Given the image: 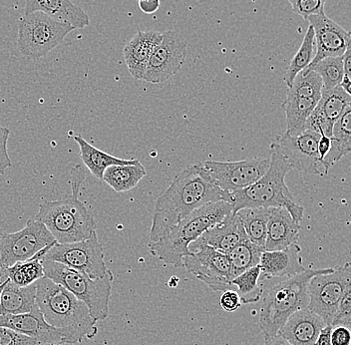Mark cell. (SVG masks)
<instances>
[{
    "label": "cell",
    "instance_id": "cell-14",
    "mask_svg": "<svg viewBox=\"0 0 351 345\" xmlns=\"http://www.w3.org/2000/svg\"><path fill=\"white\" fill-rule=\"evenodd\" d=\"M183 267L212 291L225 292L236 287L230 283V261L227 254L204 246L184 257Z\"/></svg>",
    "mask_w": 351,
    "mask_h": 345
},
{
    "label": "cell",
    "instance_id": "cell-29",
    "mask_svg": "<svg viewBox=\"0 0 351 345\" xmlns=\"http://www.w3.org/2000/svg\"><path fill=\"white\" fill-rule=\"evenodd\" d=\"M146 174V169L139 161L131 165H114L105 170L102 181L115 192H128L138 186Z\"/></svg>",
    "mask_w": 351,
    "mask_h": 345
},
{
    "label": "cell",
    "instance_id": "cell-21",
    "mask_svg": "<svg viewBox=\"0 0 351 345\" xmlns=\"http://www.w3.org/2000/svg\"><path fill=\"white\" fill-rule=\"evenodd\" d=\"M302 248L298 243L280 250H265L261 257L260 267L262 280L282 278L304 272L300 257Z\"/></svg>",
    "mask_w": 351,
    "mask_h": 345
},
{
    "label": "cell",
    "instance_id": "cell-19",
    "mask_svg": "<svg viewBox=\"0 0 351 345\" xmlns=\"http://www.w3.org/2000/svg\"><path fill=\"white\" fill-rule=\"evenodd\" d=\"M351 106L350 94L346 93L341 87L322 90V97L307 120L306 129L324 132L331 137L333 125L348 107Z\"/></svg>",
    "mask_w": 351,
    "mask_h": 345
},
{
    "label": "cell",
    "instance_id": "cell-40",
    "mask_svg": "<svg viewBox=\"0 0 351 345\" xmlns=\"http://www.w3.org/2000/svg\"><path fill=\"white\" fill-rule=\"evenodd\" d=\"M219 305L223 311H228V313H234L240 309L243 303H241L240 296L237 291L227 289L221 294Z\"/></svg>",
    "mask_w": 351,
    "mask_h": 345
},
{
    "label": "cell",
    "instance_id": "cell-13",
    "mask_svg": "<svg viewBox=\"0 0 351 345\" xmlns=\"http://www.w3.org/2000/svg\"><path fill=\"white\" fill-rule=\"evenodd\" d=\"M55 243L53 236L41 222L29 219L19 232L0 236V269L32 259Z\"/></svg>",
    "mask_w": 351,
    "mask_h": 345
},
{
    "label": "cell",
    "instance_id": "cell-47",
    "mask_svg": "<svg viewBox=\"0 0 351 345\" xmlns=\"http://www.w3.org/2000/svg\"><path fill=\"white\" fill-rule=\"evenodd\" d=\"M6 280L2 281L1 283H0V296H1L2 289H3L4 285H5Z\"/></svg>",
    "mask_w": 351,
    "mask_h": 345
},
{
    "label": "cell",
    "instance_id": "cell-42",
    "mask_svg": "<svg viewBox=\"0 0 351 345\" xmlns=\"http://www.w3.org/2000/svg\"><path fill=\"white\" fill-rule=\"evenodd\" d=\"M320 137L317 143L318 157H319V163L322 164V160L326 157V154L330 150L331 139L328 137L324 132H319Z\"/></svg>",
    "mask_w": 351,
    "mask_h": 345
},
{
    "label": "cell",
    "instance_id": "cell-12",
    "mask_svg": "<svg viewBox=\"0 0 351 345\" xmlns=\"http://www.w3.org/2000/svg\"><path fill=\"white\" fill-rule=\"evenodd\" d=\"M206 178L223 192H236L256 183L267 172L269 158H252L237 162L197 163Z\"/></svg>",
    "mask_w": 351,
    "mask_h": 345
},
{
    "label": "cell",
    "instance_id": "cell-36",
    "mask_svg": "<svg viewBox=\"0 0 351 345\" xmlns=\"http://www.w3.org/2000/svg\"><path fill=\"white\" fill-rule=\"evenodd\" d=\"M293 8V12L302 19H308L311 15L324 13L326 0H287Z\"/></svg>",
    "mask_w": 351,
    "mask_h": 345
},
{
    "label": "cell",
    "instance_id": "cell-25",
    "mask_svg": "<svg viewBox=\"0 0 351 345\" xmlns=\"http://www.w3.org/2000/svg\"><path fill=\"white\" fill-rule=\"evenodd\" d=\"M41 11L58 21L66 22L75 29L89 25V16L71 0H25L24 14Z\"/></svg>",
    "mask_w": 351,
    "mask_h": 345
},
{
    "label": "cell",
    "instance_id": "cell-8",
    "mask_svg": "<svg viewBox=\"0 0 351 345\" xmlns=\"http://www.w3.org/2000/svg\"><path fill=\"white\" fill-rule=\"evenodd\" d=\"M75 28L70 24L35 11L24 14L19 21L17 46L23 56L37 60L52 51Z\"/></svg>",
    "mask_w": 351,
    "mask_h": 345
},
{
    "label": "cell",
    "instance_id": "cell-6",
    "mask_svg": "<svg viewBox=\"0 0 351 345\" xmlns=\"http://www.w3.org/2000/svg\"><path fill=\"white\" fill-rule=\"evenodd\" d=\"M36 305L44 320L52 326L73 329L87 340L97 335V322L87 305L46 276L36 281Z\"/></svg>",
    "mask_w": 351,
    "mask_h": 345
},
{
    "label": "cell",
    "instance_id": "cell-17",
    "mask_svg": "<svg viewBox=\"0 0 351 345\" xmlns=\"http://www.w3.org/2000/svg\"><path fill=\"white\" fill-rule=\"evenodd\" d=\"M319 137L320 134L317 132L306 129L296 136L285 132L282 135L276 136L274 143L280 147L291 168L306 175H320L317 152Z\"/></svg>",
    "mask_w": 351,
    "mask_h": 345
},
{
    "label": "cell",
    "instance_id": "cell-31",
    "mask_svg": "<svg viewBox=\"0 0 351 345\" xmlns=\"http://www.w3.org/2000/svg\"><path fill=\"white\" fill-rule=\"evenodd\" d=\"M271 212V208H245L236 212L247 239L263 248Z\"/></svg>",
    "mask_w": 351,
    "mask_h": 345
},
{
    "label": "cell",
    "instance_id": "cell-16",
    "mask_svg": "<svg viewBox=\"0 0 351 345\" xmlns=\"http://www.w3.org/2000/svg\"><path fill=\"white\" fill-rule=\"evenodd\" d=\"M188 43L175 32L163 33L161 43L149 59L143 80L152 84L165 82L176 75L185 63Z\"/></svg>",
    "mask_w": 351,
    "mask_h": 345
},
{
    "label": "cell",
    "instance_id": "cell-30",
    "mask_svg": "<svg viewBox=\"0 0 351 345\" xmlns=\"http://www.w3.org/2000/svg\"><path fill=\"white\" fill-rule=\"evenodd\" d=\"M54 246V245H53ZM52 247V246H51ZM44 248L36 256L27 261L15 263L3 270L4 280H8L17 287H28L44 278L43 259L50 248Z\"/></svg>",
    "mask_w": 351,
    "mask_h": 345
},
{
    "label": "cell",
    "instance_id": "cell-7",
    "mask_svg": "<svg viewBox=\"0 0 351 345\" xmlns=\"http://www.w3.org/2000/svg\"><path fill=\"white\" fill-rule=\"evenodd\" d=\"M44 276L62 285L79 300L84 302L96 322H102L109 316L114 276L111 270L103 278H91L87 274L71 269L56 261L43 259Z\"/></svg>",
    "mask_w": 351,
    "mask_h": 345
},
{
    "label": "cell",
    "instance_id": "cell-41",
    "mask_svg": "<svg viewBox=\"0 0 351 345\" xmlns=\"http://www.w3.org/2000/svg\"><path fill=\"white\" fill-rule=\"evenodd\" d=\"M350 344V329L344 326L332 327V331H331V345Z\"/></svg>",
    "mask_w": 351,
    "mask_h": 345
},
{
    "label": "cell",
    "instance_id": "cell-35",
    "mask_svg": "<svg viewBox=\"0 0 351 345\" xmlns=\"http://www.w3.org/2000/svg\"><path fill=\"white\" fill-rule=\"evenodd\" d=\"M311 70L317 72L322 78V90L332 89L339 86L343 78V58L342 56L326 57L304 71H311Z\"/></svg>",
    "mask_w": 351,
    "mask_h": 345
},
{
    "label": "cell",
    "instance_id": "cell-27",
    "mask_svg": "<svg viewBox=\"0 0 351 345\" xmlns=\"http://www.w3.org/2000/svg\"><path fill=\"white\" fill-rule=\"evenodd\" d=\"M330 150L322 161L324 174L328 175L329 169L351 151V106L344 111L339 120L333 125L331 133Z\"/></svg>",
    "mask_w": 351,
    "mask_h": 345
},
{
    "label": "cell",
    "instance_id": "cell-32",
    "mask_svg": "<svg viewBox=\"0 0 351 345\" xmlns=\"http://www.w3.org/2000/svg\"><path fill=\"white\" fill-rule=\"evenodd\" d=\"M265 248L245 239L232 248L227 256L230 261V278L240 276L245 270L260 265L261 257Z\"/></svg>",
    "mask_w": 351,
    "mask_h": 345
},
{
    "label": "cell",
    "instance_id": "cell-4",
    "mask_svg": "<svg viewBox=\"0 0 351 345\" xmlns=\"http://www.w3.org/2000/svg\"><path fill=\"white\" fill-rule=\"evenodd\" d=\"M291 170L293 168L280 147L273 142L269 166L265 175L247 188L226 192L225 202L232 205L234 213L245 208H285L296 223L300 224L304 217V206L295 203L285 184V177Z\"/></svg>",
    "mask_w": 351,
    "mask_h": 345
},
{
    "label": "cell",
    "instance_id": "cell-23",
    "mask_svg": "<svg viewBox=\"0 0 351 345\" xmlns=\"http://www.w3.org/2000/svg\"><path fill=\"white\" fill-rule=\"evenodd\" d=\"M300 226L285 208H271L265 250H285L298 243Z\"/></svg>",
    "mask_w": 351,
    "mask_h": 345
},
{
    "label": "cell",
    "instance_id": "cell-38",
    "mask_svg": "<svg viewBox=\"0 0 351 345\" xmlns=\"http://www.w3.org/2000/svg\"><path fill=\"white\" fill-rule=\"evenodd\" d=\"M0 345H40L34 338L0 325Z\"/></svg>",
    "mask_w": 351,
    "mask_h": 345
},
{
    "label": "cell",
    "instance_id": "cell-20",
    "mask_svg": "<svg viewBox=\"0 0 351 345\" xmlns=\"http://www.w3.org/2000/svg\"><path fill=\"white\" fill-rule=\"evenodd\" d=\"M247 239L236 213H232L227 217L213 226L206 230L199 239L189 246L190 252H194L197 248L208 246L219 250L223 254H228L232 248Z\"/></svg>",
    "mask_w": 351,
    "mask_h": 345
},
{
    "label": "cell",
    "instance_id": "cell-11",
    "mask_svg": "<svg viewBox=\"0 0 351 345\" xmlns=\"http://www.w3.org/2000/svg\"><path fill=\"white\" fill-rule=\"evenodd\" d=\"M351 287L350 263L333 267L326 274L313 276L308 283L307 309L317 313L326 325H330L344 292Z\"/></svg>",
    "mask_w": 351,
    "mask_h": 345
},
{
    "label": "cell",
    "instance_id": "cell-22",
    "mask_svg": "<svg viewBox=\"0 0 351 345\" xmlns=\"http://www.w3.org/2000/svg\"><path fill=\"white\" fill-rule=\"evenodd\" d=\"M326 326L317 313L304 309L293 313L278 335L293 345H315L318 333Z\"/></svg>",
    "mask_w": 351,
    "mask_h": 345
},
{
    "label": "cell",
    "instance_id": "cell-26",
    "mask_svg": "<svg viewBox=\"0 0 351 345\" xmlns=\"http://www.w3.org/2000/svg\"><path fill=\"white\" fill-rule=\"evenodd\" d=\"M36 305V283L28 287H17L6 280L0 296V316L28 313Z\"/></svg>",
    "mask_w": 351,
    "mask_h": 345
},
{
    "label": "cell",
    "instance_id": "cell-34",
    "mask_svg": "<svg viewBox=\"0 0 351 345\" xmlns=\"http://www.w3.org/2000/svg\"><path fill=\"white\" fill-rule=\"evenodd\" d=\"M313 47H315V32L313 26L309 24L304 41L300 49L296 52L293 60L291 61L287 73L285 75V82L287 87H291L293 80L300 72L306 70L313 60Z\"/></svg>",
    "mask_w": 351,
    "mask_h": 345
},
{
    "label": "cell",
    "instance_id": "cell-39",
    "mask_svg": "<svg viewBox=\"0 0 351 345\" xmlns=\"http://www.w3.org/2000/svg\"><path fill=\"white\" fill-rule=\"evenodd\" d=\"M10 134V130L0 125V176L3 175L5 171L12 166L8 151Z\"/></svg>",
    "mask_w": 351,
    "mask_h": 345
},
{
    "label": "cell",
    "instance_id": "cell-10",
    "mask_svg": "<svg viewBox=\"0 0 351 345\" xmlns=\"http://www.w3.org/2000/svg\"><path fill=\"white\" fill-rule=\"evenodd\" d=\"M43 259L62 263L91 278H103L109 272L104 261V250L99 241L96 230L83 241L55 243L46 252Z\"/></svg>",
    "mask_w": 351,
    "mask_h": 345
},
{
    "label": "cell",
    "instance_id": "cell-37",
    "mask_svg": "<svg viewBox=\"0 0 351 345\" xmlns=\"http://www.w3.org/2000/svg\"><path fill=\"white\" fill-rule=\"evenodd\" d=\"M331 327L344 326L350 329L351 326V287L344 292L343 296L339 303L337 311L333 316Z\"/></svg>",
    "mask_w": 351,
    "mask_h": 345
},
{
    "label": "cell",
    "instance_id": "cell-44",
    "mask_svg": "<svg viewBox=\"0 0 351 345\" xmlns=\"http://www.w3.org/2000/svg\"><path fill=\"white\" fill-rule=\"evenodd\" d=\"M139 6L143 12L151 14L159 10L160 0H143L139 1Z\"/></svg>",
    "mask_w": 351,
    "mask_h": 345
},
{
    "label": "cell",
    "instance_id": "cell-2",
    "mask_svg": "<svg viewBox=\"0 0 351 345\" xmlns=\"http://www.w3.org/2000/svg\"><path fill=\"white\" fill-rule=\"evenodd\" d=\"M85 179L86 175L82 165L76 164L70 171L71 194L57 201H44L39 205L34 219L47 228L56 243L83 241L97 228L93 214L79 199Z\"/></svg>",
    "mask_w": 351,
    "mask_h": 345
},
{
    "label": "cell",
    "instance_id": "cell-18",
    "mask_svg": "<svg viewBox=\"0 0 351 345\" xmlns=\"http://www.w3.org/2000/svg\"><path fill=\"white\" fill-rule=\"evenodd\" d=\"M315 32V45H317L313 60L306 70L317 64L318 61L326 57L343 56L350 45L351 35L339 25L337 22L326 16V13L311 15L306 19Z\"/></svg>",
    "mask_w": 351,
    "mask_h": 345
},
{
    "label": "cell",
    "instance_id": "cell-43",
    "mask_svg": "<svg viewBox=\"0 0 351 345\" xmlns=\"http://www.w3.org/2000/svg\"><path fill=\"white\" fill-rule=\"evenodd\" d=\"M331 331L332 327L330 325H326L318 333L315 345H331Z\"/></svg>",
    "mask_w": 351,
    "mask_h": 345
},
{
    "label": "cell",
    "instance_id": "cell-9",
    "mask_svg": "<svg viewBox=\"0 0 351 345\" xmlns=\"http://www.w3.org/2000/svg\"><path fill=\"white\" fill-rule=\"evenodd\" d=\"M322 78L313 70L302 71L295 77L282 104L287 134L296 136L306 130L307 120L322 97Z\"/></svg>",
    "mask_w": 351,
    "mask_h": 345
},
{
    "label": "cell",
    "instance_id": "cell-15",
    "mask_svg": "<svg viewBox=\"0 0 351 345\" xmlns=\"http://www.w3.org/2000/svg\"><path fill=\"white\" fill-rule=\"evenodd\" d=\"M0 325L34 338L40 345L75 344L83 340L73 329H57L48 324L37 305L28 313L0 316Z\"/></svg>",
    "mask_w": 351,
    "mask_h": 345
},
{
    "label": "cell",
    "instance_id": "cell-46",
    "mask_svg": "<svg viewBox=\"0 0 351 345\" xmlns=\"http://www.w3.org/2000/svg\"><path fill=\"white\" fill-rule=\"evenodd\" d=\"M265 345H293L280 335L265 338Z\"/></svg>",
    "mask_w": 351,
    "mask_h": 345
},
{
    "label": "cell",
    "instance_id": "cell-3",
    "mask_svg": "<svg viewBox=\"0 0 351 345\" xmlns=\"http://www.w3.org/2000/svg\"><path fill=\"white\" fill-rule=\"evenodd\" d=\"M332 269H306L287 278H261L263 296L258 324L265 338L278 335L293 313L306 309L309 281L313 276L331 272Z\"/></svg>",
    "mask_w": 351,
    "mask_h": 345
},
{
    "label": "cell",
    "instance_id": "cell-49",
    "mask_svg": "<svg viewBox=\"0 0 351 345\" xmlns=\"http://www.w3.org/2000/svg\"><path fill=\"white\" fill-rule=\"evenodd\" d=\"M2 281H0V283H2Z\"/></svg>",
    "mask_w": 351,
    "mask_h": 345
},
{
    "label": "cell",
    "instance_id": "cell-45",
    "mask_svg": "<svg viewBox=\"0 0 351 345\" xmlns=\"http://www.w3.org/2000/svg\"><path fill=\"white\" fill-rule=\"evenodd\" d=\"M343 71L344 76L350 77L351 76V51H350V45L348 46V49L344 52L343 56Z\"/></svg>",
    "mask_w": 351,
    "mask_h": 345
},
{
    "label": "cell",
    "instance_id": "cell-24",
    "mask_svg": "<svg viewBox=\"0 0 351 345\" xmlns=\"http://www.w3.org/2000/svg\"><path fill=\"white\" fill-rule=\"evenodd\" d=\"M163 33L139 32L125 46V61L129 72L134 78L143 79L149 59L155 48L161 43Z\"/></svg>",
    "mask_w": 351,
    "mask_h": 345
},
{
    "label": "cell",
    "instance_id": "cell-1",
    "mask_svg": "<svg viewBox=\"0 0 351 345\" xmlns=\"http://www.w3.org/2000/svg\"><path fill=\"white\" fill-rule=\"evenodd\" d=\"M226 192L210 183L199 165H191L175 176L170 186L158 197L149 243L163 239L180 222L208 204L225 201Z\"/></svg>",
    "mask_w": 351,
    "mask_h": 345
},
{
    "label": "cell",
    "instance_id": "cell-28",
    "mask_svg": "<svg viewBox=\"0 0 351 345\" xmlns=\"http://www.w3.org/2000/svg\"><path fill=\"white\" fill-rule=\"evenodd\" d=\"M74 141L78 144L79 149H80V157L83 164L90 171V173L98 180H102L103 174L110 166L131 165L138 162V160L136 159H120V158L114 157L105 152L99 150L96 147L89 144L82 136H74Z\"/></svg>",
    "mask_w": 351,
    "mask_h": 345
},
{
    "label": "cell",
    "instance_id": "cell-33",
    "mask_svg": "<svg viewBox=\"0 0 351 345\" xmlns=\"http://www.w3.org/2000/svg\"><path fill=\"white\" fill-rule=\"evenodd\" d=\"M261 276H262V270L260 265H256L230 281V283L236 287L243 305H251V303L260 302L263 296Z\"/></svg>",
    "mask_w": 351,
    "mask_h": 345
},
{
    "label": "cell",
    "instance_id": "cell-48",
    "mask_svg": "<svg viewBox=\"0 0 351 345\" xmlns=\"http://www.w3.org/2000/svg\"><path fill=\"white\" fill-rule=\"evenodd\" d=\"M138 1H143V0H138Z\"/></svg>",
    "mask_w": 351,
    "mask_h": 345
},
{
    "label": "cell",
    "instance_id": "cell-5",
    "mask_svg": "<svg viewBox=\"0 0 351 345\" xmlns=\"http://www.w3.org/2000/svg\"><path fill=\"white\" fill-rule=\"evenodd\" d=\"M232 213V205L225 201L215 202L197 209L163 239L149 243L151 254L173 267H183L184 257L191 254L189 246Z\"/></svg>",
    "mask_w": 351,
    "mask_h": 345
}]
</instances>
